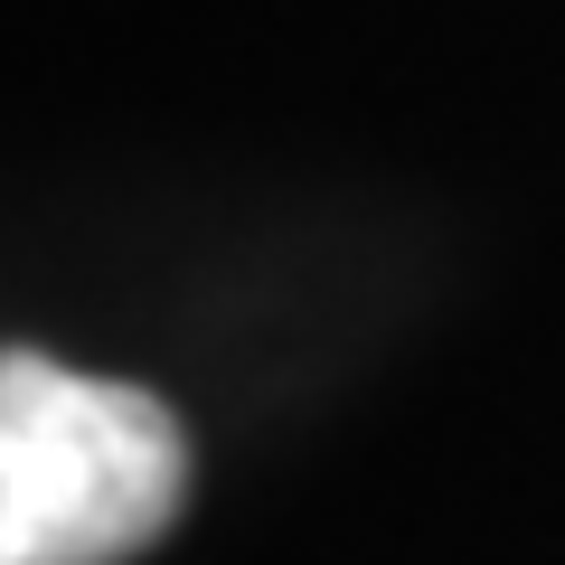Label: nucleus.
<instances>
[{"mask_svg": "<svg viewBox=\"0 0 565 565\" xmlns=\"http://www.w3.org/2000/svg\"><path fill=\"white\" fill-rule=\"evenodd\" d=\"M189 500L161 396L10 349L0 359V565H122Z\"/></svg>", "mask_w": 565, "mask_h": 565, "instance_id": "f257e3e1", "label": "nucleus"}]
</instances>
